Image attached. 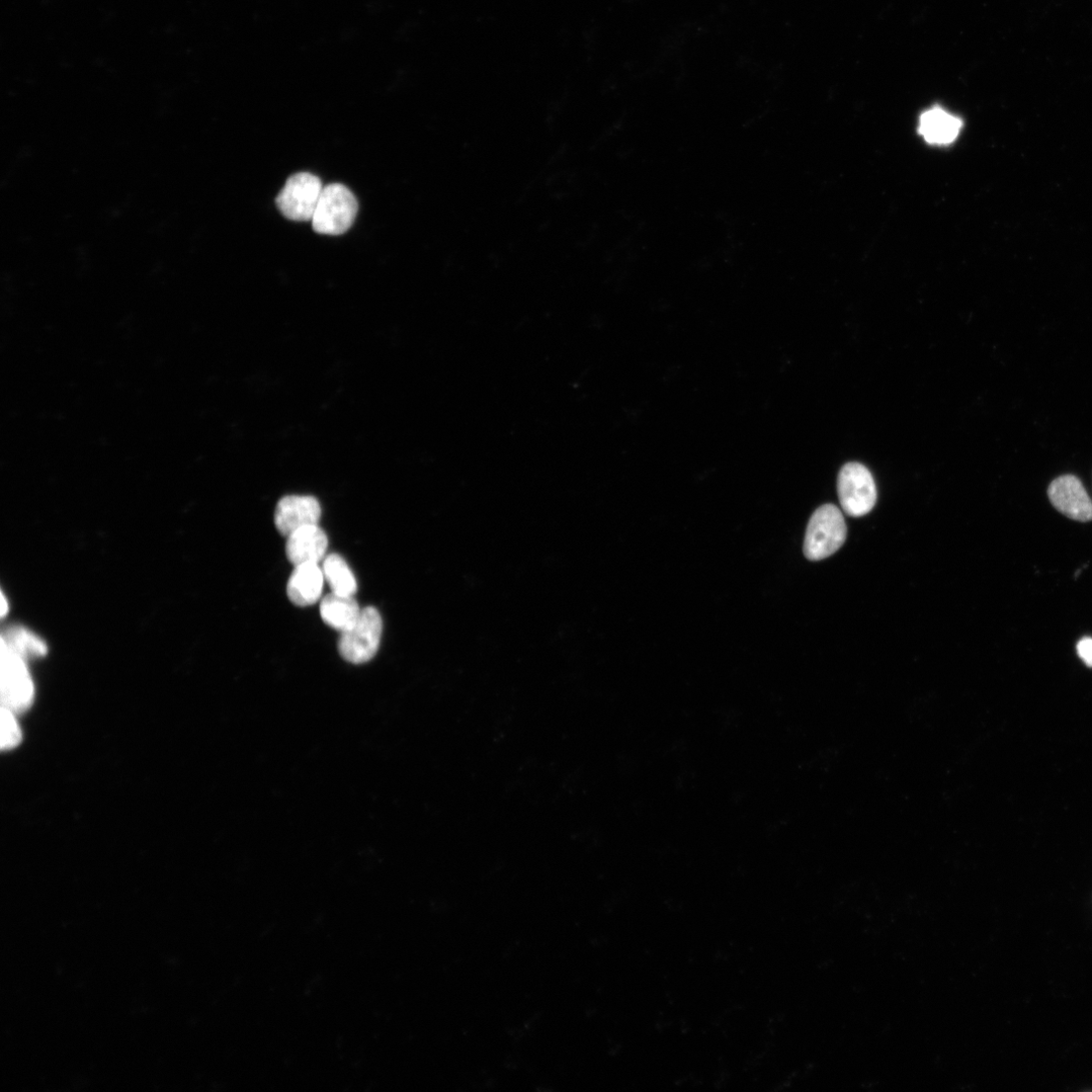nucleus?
<instances>
[{
    "instance_id": "1",
    "label": "nucleus",
    "mask_w": 1092,
    "mask_h": 1092,
    "mask_svg": "<svg viewBox=\"0 0 1092 1092\" xmlns=\"http://www.w3.org/2000/svg\"><path fill=\"white\" fill-rule=\"evenodd\" d=\"M847 539L845 519L837 508L826 504L811 517L803 551L809 560L824 559L843 546Z\"/></svg>"
},
{
    "instance_id": "14",
    "label": "nucleus",
    "mask_w": 1092,
    "mask_h": 1092,
    "mask_svg": "<svg viewBox=\"0 0 1092 1092\" xmlns=\"http://www.w3.org/2000/svg\"><path fill=\"white\" fill-rule=\"evenodd\" d=\"M2 642L25 659L41 657L48 652L45 641L25 627L9 628L3 634Z\"/></svg>"
},
{
    "instance_id": "16",
    "label": "nucleus",
    "mask_w": 1092,
    "mask_h": 1092,
    "mask_svg": "<svg viewBox=\"0 0 1092 1092\" xmlns=\"http://www.w3.org/2000/svg\"><path fill=\"white\" fill-rule=\"evenodd\" d=\"M1077 653L1079 657L1089 667H1092V638L1084 637L1077 643Z\"/></svg>"
},
{
    "instance_id": "10",
    "label": "nucleus",
    "mask_w": 1092,
    "mask_h": 1092,
    "mask_svg": "<svg viewBox=\"0 0 1092 1092\" xmlns=\"http://www.w3.org/2000/svg\"><path fill=\"white\" fill-rule=\"evenodd\" d=\"M328 548V538L318 526L298 530L288 537L286 552L288 559L295 566L305 563H318Z\"/></svg>"
},
{
    "instance_id": "17",
    "label": "nucleus",
    "mask_w": 1092,
    "mask_h": 1092,
    "mask_svg": "<svg viewBox=\"0 0 1092 1092\" xmlns=\"http://www.w3.org/2000/svg\"><path fill=\"white\" fill-rule=\"evenodd\" d=\"M8 612H9V603L7 601L6 596L3 594V598H2V616L5 617Z\"/></svg>"
},
{
    "instance_id": "11",
    "label": "nucleus",
    "mask_w": 1092,
    "mask_h": 1092,
    "mask_svg": "<svg viewBox=\"0 0 1092 1092\" xmlns=\"http://www.w3.org/2000/svg\"><path fill=\"white\" fill-rule=\"evenodd\" d=\"M324 573L318 563H305L295 567L288 585L290 601L299 607L314 605L322 596Z\"/></svg>"
},
{
    "instance_id": "15",
    "label": "nucleus",
    "mask_w": 1092,
    "mask_h": 1092,
    "mask_svg": "<svg viewBox=\"0 0 1092 1092\" xmlns=\"http://www.w3.org/2000/svg\"><path fill=\"white\" fill-rule=\"evenodd\" d=\"M22 739V732L20 726L15 717V712L11 709L2 708V747L3 749H12L16 747Z\"/></svg>"
},
{
    "instance_id": "4",
    "label": "nucleus",
    "mask_w": 1092,
    "mask_h": 1092,
    "mask_svg": "<svg viewBox=\"0 0 1092 1092\" xmlns=\"http://www.w3.org/2000/svg\"><path fill=\"white\" fill-rule=\"evenodd\" d=\"M382 633L383 620L379 610L372 606L362 609L357 622L342 632L341 655L352 663L370 661L379 650Z\"/></svg>"
},
{
    "instance_id": "3",
    "label": "nucleus",
    "mask_w": 1092,
    "mask_h": 1092,
    "mask_svg": "<svg viewBox=\"0 0 1092 1092\" xmlns=\"http://www.w3.org/2000/svg\"><path fill=\"white\" fill-rule=\"evenodd\" d=\"M837 493L843 511L852 518L867 516L877 501L874 479L869 470L858 463L847 464L839 472Z\"/></svg>"
},
{
    "instance_id": "9",
    "label": "nucleus",
    "mask_w": 1092,
    "mask_h": 1092,
    "mask_svg": "<svg viewBox=\"0 0 1092 1092\" xmlns=\"http://www.w3.org/2000/svg\"><path fill=\"white\" fill-rule=\"evenodd\" d=\"M963 128V121L941 107H934L923 112L918 121V133L925 141L935 146L953 144Z\"/></svg>"
},
{
    "instance_id": "12",
    "label": "nucleus",
    "mask_w": 1092,
    "mask_h": 1092,
    "mask_svg": "<svg viewBox=\"0 0 1092 1092\" xmlns=\"http://www.w3.org/2000/svg\"><path fill=\"white\" fill-rule=\"evenodd\" d=\"M362 609L354 596H344L335 593L328 594L321 601L320 614L323 621L330 627L346 631L351 628L360 617Z\"/></svg>"
},
{
    "instance_id": "6",
    "label": "nucleus",
    "mask_w": 1092,
    "mask_h": 1092,
    "mask_svg": "<svg viewBox=\"0 0 1092 1092\" xmlns=\"http://www.w3.org/2000/svg\"><path fill=\"white\" fill-rule=\"evenodd\" d=\"M323 189L319 178L308 173L297 174L287 181L277 206L292 221H312Z\"/></svg>"
},
{
    "instance_id": "7",
    "label": "nucleus",
    "mask_w": 1092,
    "mask_h": 1092,
    "mask_svg": "<svg viewBox=\"0 0 1092 1092\" xmlns=\"http://www.w3.org/2000/svg\"><path fill=\"white\" fill-rule=\"evenodd\" d=\"M1048 496L1052 506L1063 516L1079 523L1092 521V500L1081 481L1072 475L1054 480Z\"/></svg>"
},
{
    "instance_id": "13",
    "label": "nucleus",
    "mask_w": 1092,
    "mask_h": 1092,
    "mask_svg": "<svg viewBox=\"0 0 1092 1092\" xmlns=\"http://www.w3.org/2000/svg\"><path fill=\"white\" fill-rule=\"evenodd\" d=\"M322 570L325 580L330 585L333 593L344 596H355L357 594V578L342 555L331 553L326 556Z\"/></svg>"
},
{
    "instance_id": "8",
    "label": "nucleus",
    "mask_w": 1092,
    "mask_h": 1092,
    "mask_svg": "<svg viewBox=\"0 0 1092 1092\" xmlns=\"http://www.w3.org/2000/svg\"><path fill=\"white\" fill-rule=\"evenodd\" d=\"M321 516V506L315 497L286 496L278 503L275 525L279 533L288 538L298 530L318 526Z\"/></svg>"
},
{
    "instance_id": "5",
    "label": "nucleus",
    "mask_w": 1092,
    "mask_h": 1092,
    "mask_svg": "<svg viewBox=\"0 0 1092 1092\" xmlns=\"http://www.w3.org/2000/svg\"><path fill=\"white\" fill-rule=\"evenodd\" d=\"M34 684L26 659L2 642L3 706L21 712L31 706Z\"/></svg>"
},
{
    "instance_id": "2",
    "label": "nucleus",
    "mask_w": 1092,
    "mask_h": 1092,
    "mask_svg": "<svg viewBox=\"0 0 1092 1092\" xmlns=\"http://www.w3.org/2000/svg\"><path fill=\"white\" fill-rule=\"evenodd\" d=\"M359 211L355 195L341 184L324 187L312 225L317 233L342 235L354 225Z\"/></svg>"
}]
</instances>
